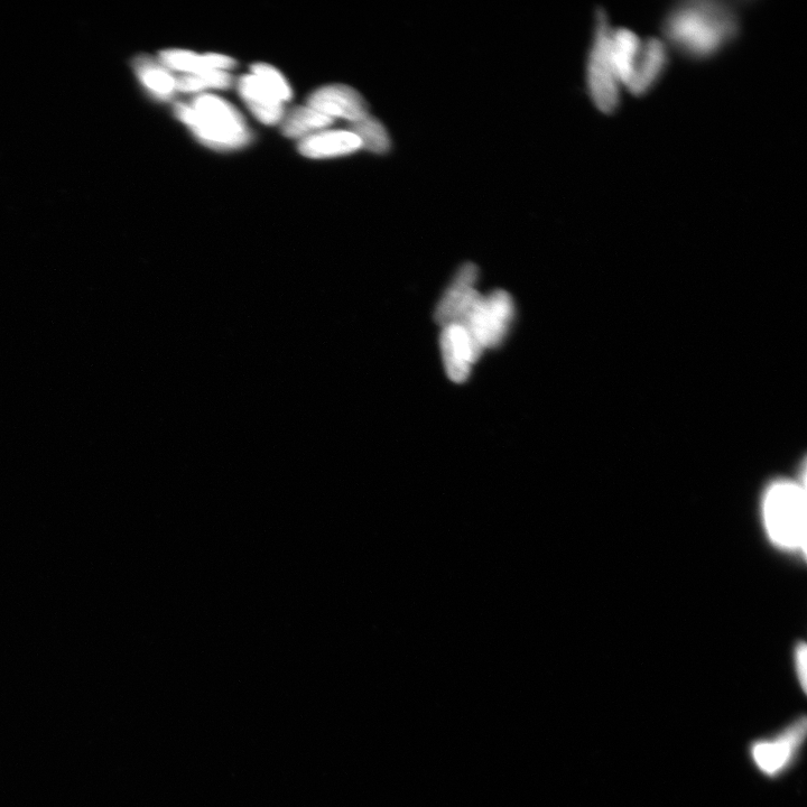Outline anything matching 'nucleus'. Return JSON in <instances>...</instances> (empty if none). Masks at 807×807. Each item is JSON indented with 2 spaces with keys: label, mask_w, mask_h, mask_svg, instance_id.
Returning a JSON list of instances; mask_svg holds the SVG:
<instances>
[{
  "label": "nucleus",
  "mask_w": 807,
  "mask_h": 807,
  "mask_svg": "<svg viewBox=\"0 0 807 807\" xmlns=\"http://www.w3.org/2000/svg\"><path fill=\"white\" fill-rule=\"evenodd\" d=\"M642 41L632 31L620 29L611 34V58L621 86H628L633 76Z\"/></svg>",
  "instance_id": "nucleus-14"
},
{
  "label": "nucleus",
  "mask_w": 807,
  "mask_h": 807,
  "mask_svg": "<svg viewBox=\"0 0 807 807\" xmlns=\"http://www.w3.org/2000/svg\"><path fill=\"white\" fill-rule=\"evenodd\" d=\"M667 63H669V54H667L665 44L658 39L647 40L642 44L633 76L626 88L634 96L646 95L662 78Z\"/></svg>",
  "instance_id": "nucleus-10"
},
{
  "label": "nucleus",
  "mask_w": 807,
  "mask_h": 807,
  "mask_svg": "<svg viewBox=\"0 0 807 807\" xmlns=\"http://www.w3.org/2000/svg\"><path fill=\"white\" fill-rule=\"evenodd\" d=\"M160 62L169 70L196 74L206 71H226L235 67V60L221 54L198 55L190 51L168 50L160 55Z\"/></svg>",
  "instance_id": "nucleus-13"
},
{
  "label": "nucleus",
  "mask_w": 807,
  "mask_h": 807,
  "mask_svg": "<svg viewBox=\"0 0 807 807\" xmlns=\"http://www.w3.org/2000/svg\"><path fill=\"white\" fill-rule=\"evenodd\" d=\"M795 667H796L797 679H799V682L802 686V690L806 692L807 652L805 644H800L799 646L796 647Z\"/></svg>",
  "instance_id": "nucleus-20"
},
{
  "label": "nucleus",
  "mask_w": 807,
  "mask_h": 807,
  "mask_svg": "<svg viewBox=\"0 0 807 807\" xmlns=\"http://www.w3.org/2000/svg\"><path fill=\"white\" fill-rule=\"evenodd\" d=\"M806 718L795 719L772 738L760 739L750 746L755 767L767 777L776 778L796 762L806 738Z\"/></svg>",
  "instance_id": "nucleus-6"
},
{
  "label": "nucleus",
  "mask_w": 807,
  "mask_h": 807,
  "mask_svg": "<svg viewBox=\"0 0 807 807\" xmlns=\"http://www.w3.org/2000/svg\"><path fill=\"white\" fill-rule=\"evenodd\" d=\"M333 123V119L320 113L309 106L298 107L291 111L284 119L282 125L283 134L290 138L310 137L317 134L321 129L327 128Z\"/></svg>",
  "instance_id": "nucleus-16"
},
{
  "label": "nucleus",
  "mask_w": 807,
  "mask_h": 807,
  "mask_svg": "<svg viewBox=\"0 0 807 807\" xmlns=\"http://www.w3.org/2000/svg\"><path fill=\"white\" fill-rule=\"evenodd\" d=\"M349 131L358 137L361 148L371 153L385 154L391 150V138L385 126L375 117L368 115L352 123Z\"/></svg>",
  "instance_id": "nucleus-17"
},
{
  "label": "nucleus",
  "mask_w": 807,
  "mask_h": 807,
  "mask_svg": "<svg viewBox=\"0 0 807 807\" xmlns=\"http://www.w3.org/2000/svg\"><path fill=\"white\" fill-rule=\"evenodd\" d=\"M175 115L203 144L217 150H236L250 141L243 116L224 99L201 95L192 105L178 104Z\"/></svg>",
  "instance_id": "nucleus-2"
},
{
  "label": "nucleus",
  "mask_w": 807,
  "mask_h": 807,
  "mask_svg": "<svg viewBox=\"0 0 807 807\" xmlns=\"http://www.w3.org/2000/svg\"><path fill=\"white\" fill-rule=\"evenodd\" d=\"M440 345L448 377L453 383H465L481 352L473 346L466 330L456 324L443 328Z\"/></svg>",
  "instance_id": "nucleus-7"
},
{
  "label": "nucleus",
  "mask_w": 807,
  "mask_h": 807,
  "mask_svg": "<svg viewBox=\"0 0 807 807\" xmlns=\"http://www.w3.org/2000/svg\"><path fill=\"white\" fill-rule=\"evenodd\" d=\"M253 74L282 102L292 98V89L282 73L268 64L258 63L252 67Z\"/></svg>",
  "instance_id": "nucleus-19"
},
{
  "label": "nucleus",
  "mask_w": 807,
  "mask_h": 807,
  "mask_svg": "<svg viewBox=\"0 0 807 807\" xmlns=\"http://www.w3.org/2000/svg\"><path fill=\"white\" fill-rule=\"evenodd\" d=\"M515 317L512 296L502 290L484 296L478 293L461 315L456 326L466 330L468 336L482 354L486 349L502 345Z\"/></svg>",
  "instance_id": "nucleus-4"
},
{
  "label": "nucleus",
  "mask_w": 807,
  "mask_h": 807,
  "mask_svg": "<svg viewBox=\"0 0 807 807\" xmlns=\"http://www.w3.org/2000/svg\"><path fill=\"white\" fill-rule=\"evenodd\" d=\"M358 137L350 131L317 133L302 139L299 151L309 159H331L360 150Z\"/></svg>",
  "instance_id": "nucleus-12"
},
{
  "label": "nucleus",
  "mask_w": 807,
  "mask_h": 807,
  "mask_svg": "<svg viewBox=\"0 0 807 807\" xmlns=\"http://www.w3.org/2000/svg\"><path fill=\"white\" fill-rule=\"evenodd\" d=\"M233 78L226 71L213 70L196 74H185L176 79V90L181 92H198L204 89H227Z\"/></svg>",
  "instance_id": "nucleus-18"
},
{
  "label": "nucleus",
  "mask_w": 807,
  "mask_h": 807,
  "mask_svg": "<svg viewBox=\"0 0 807 807\" xmlns=\"http://www.w3.org/2000/svg\"><path fill=\"white\" fill-rule=\"evenodd\" d=\"M239 94L258 120L275 125L283 119V102L254 74H247L238 83Z\"/></svg>",
  "instance_id": "nucleus-11"
},
{
  "label": "nucleus",
  "mask_w": 807,
  "mask_h": 807,
  "mask_svg": "<svg viewBox=\"0 0 807 807\" xmlns=\"http://www.w3.org/2000/svg\"><path fill=\"white\" fill-rule=\"evenodd\" d=\"M766 532L772 542L788 551L806 550L807 499L805 484L790 480L774 482L763 500Z\"/></svg>",
  "instance_id": "nucleus-3"
},
{
  "label": "nucleus",
  "mask_w": 807,
  "mask_h": 807,
  "mask_svg": "<svg viewBox=\"0 0 807 807\" xmlns=\"http://www.w3.org/2000/svg\"><path fill=\"white\" fill-rule=\"evenodd\" d=\"M611 34L608 16L604 9H599L587 64V83L593 104L606 115L618 109L621 86L611 58Z\"/></svg>",
  "instance_id": "nucleus-5"
},
{
  "label": "nucleus",
  "mask_w": 807,
  "mask_h": 807,
  "mask_svg": "<svg viewBox=\"0 0 807 807\" xmlns=\"http://www.w3.org/2000/svg\"><path fill=\"white\" fill-rule=\"evenodd\" d=\"M737 17L726 5L694 2L680 5L666 17L664 32L676 49L695 59L717 54L735 39Z\"/></svg>",
  "instance_id": "nucleus-1"
},
{
  "label": "nucleus",
  "mask_w": 807,
  "mask_h": 807,
  "mask_svg": "<svg viewBox=\"0 0 807 807\" xmlns=\"http://www.w3.org/2000/svg\"><path fill=\"white\" fill-rule=\"evenodd\" d=\"M308 106L331 119L342 118L351 124L368 116L364 98L345 85H330L314 91Z\"/></svg>",
  "instance_id": "nucleus-9"
},
{
  "label": "nucleus",
  "mask_w": 807,
  "mask_h": 807,
  "mask_svg": "<svg viewBox=\"0 0 807 807\" xmlns=\"http://www.w3.org/2000/svg\"><path fill=\"white\" fill-rule=\"evenodd\" d=\"M134 70L144 88L155 98L168 100L176 91V79L160 61L139 57L134 61Z\"/></svg>",
  "instance_id": "nucleus-15"
},
{
  "label": "nucleus",
  "mask_w": 807,
  "mask_h": 807,
  "mask_svg": "<svg viewBox=\"0 0 807 807\" xmlns=\"http://www.w3.org/2000/svg\"><path fill=\"white\" fill-rule=\"evenodd\" d=\"M479 269L475 264L467 263L460 267L447 292L434 312V320L442 328L457 324L468 305L476 298L478 292L475 285L478 281Z\"/></svg>",
  "instance_id": "nucleus-8"
}]
</instances>
